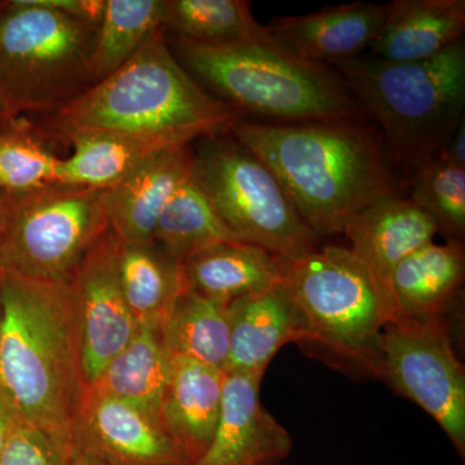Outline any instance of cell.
<instances>
[{"label":"cell","instance_id":"f1b7e54d","mask_svg":"<svg viewBox=\"0 0 465 465\" xmlns=\"http://www.w3.org/2000/svg\"><path fill=\"white\" fill-rule=\"evenodd\" d=\"M63 157L54 152L48 134L14 116L0 128V195H17L57 183Z\"/></svg>","mask_w":465,"mask_h":465},{"label":"cell","instance_id":"cb8c5ba5","mask_svg":"<svg viewBox=\"0 0 465 465\" xmlns=\"http://www.w3.org/2000/svg\"><path fill=\"white\" fill-rule=\"evenodd\" d=\"M170 374L171 356L161 336L139 327L130 344L90 387L161 418Z\"/></svg>","mask_w":465,"mask_h":465},{"label":"cell","instance_id":"f546056e","mask_svg":"<svg viewBox=\"0 0 465 465\" xmlns=\"http://www.w3.org/2000/svg\"><path fill=\"white\" fill-rule=\"evenodd\" d=\"M450 241L465 234V168L434 158L414 171L411 198Z\"/></svg>","mask_w":465,"mask_h":465},{"label":"cell","instance_id":"ffe728a7","mask_svg":"<svg viewBox=\"0 0 465 465\" xmlns=\"http://www.w3.org/2000/svg\"><path fill=\"white\" fill-rule=\"evenodd\" d=\"M284 259L256 244L222 242L183 260L189 290L229 302L280 283Z\"/></svg>","mask_w":465,"mask_h":465},{"label":"cell","instance_id":"1f68e13d","mask_svg":"<svg viewBox=\"0 0 465 465\" xmlns=\"http://www.w3.org/2000/svg\"><path fill=\"white\" fill-rule=\"evenodd\" d=\"M43 7L78 18L99 26L105 12L106 0H36Z\"/></svg>","mask_w":465,"mask_h":465},{"label":"cell","instance_id":"2e32d148","mask_svg":"<svg viewBox=\"0 0 465 465\" xmlns=\"http://www.w3.org/2000/svg\"><path fill=\"white\" fill-rule=\"evenodd\" d=\"M194 171L191 145L159 153L118 185L100 192L109 231L124 243H149L168 201Z\"/></svg>","mask_w":465,"mask_h":465},{"label":"cell","instance_id":"f35d334b","mask_svg":"<svg viewBox=\"0 0 465 465\" xmlns=\"http://www.w3.org/2000/svg\"><path fill=\"white\" fill-rule=\"evenodd\" d=\"M5 2H0V17H2L3 11H5Z\"/></svg>","mask_w":465,"mask_h":465},{"label":"cell","instance_id":"e575fe53","mask_svg":"<svg viewBox=\"0 0 465 465\" xmlns=\"http://www.w3.org/2000/svg\"><path fill=\"white\" fill-rule=\"evenodd\" d=\"M66 465H109L101 459L94 457L90 452L84 451V450L73 446L72 455H70L69 461Z\"/></svg>","mask_w":465,"mask_h":465},{"label":"cell","instance_id":"9c48e42d","mask_svg":"<svg viewBox=\"0 0 465 465\" xmlns=\"http://www.w3.org/2000/svg\"><path fill=\"white\" fill-rule=\"evenodd\" d=\"M5 197L0 269L32 280L69 282L109 232L99 191L51 183Z\"/></svg>","mask_w":465,"mask_h":465},{"label":"cell","instance_id":"e0dca14e","mask_svg":"<svg viewBox=\"0 0 465 465\" xmlns=\"http://www.w3.org/2000/svg\"><path fill=\"white\" fill-rule=\"evenodd\" d=\"M229 354L224 372H265L291 341H307L304 323L282 284L228 304Z\"/></svg>","mask_w":465,"mask_h":465},{"label":"cell","instance_id":"5b68a950","mask_svg":"<svg viewBox=\"0 0 465 465\" xmlns=\"http://www.w3.org/2000/svg\"><path fill=\"white\" fill-rule=\"evenodd\" d=\"M338 69L361 109L381 124L394 163L415 171L432 161L465 118L464 41L418 63L361 57Z\"/></svg>","mask_w":465,"mask_h":465},{"label":"cell","instance_id":"d590c367","mask_svg":"<svg viewBox=\"0 0 465 465\" xmlns=\"http://www.w3.org/2000/svg\"><path fill=\"white\" fill-rule=\"evenodd\" d=\"M14 114H12L11 110H9L7 104L3 100V97L0 96V128L3 127L9 119L14 118Z\"/></svg>","mask_w":465,"mask_h":465},{"label":"cell","instance_id":"74e56055","mask_svg":"<svg viewBox=\"0 0 465 465\" xmlns=\"http://www.w3.org/2000/svg\"><path fill=\"white\" fill-rule=\"evenodd\" d=\"M2 336H3V307H2V296H0V351H2Z\"/></svg>","mask_w":465,"mask_h":465},{"label":"cell","instance_id":"484cf974","mask_svg":"<svg viewBox=\"0 0 465 465\" xmlns=\"http://www.w3.org/2000/svg\"><path fill=\"white\" fill-rule=\"evenodd\" d=\"M229 241L241 240L223 222L193 171L162 211L153 242L183 262L197 251Z\"/></svg>","mask_w":465,"mask_h":465},{"label":"cell","instance_id":"3957f363","mask_svg":"<svg viewBox=\"0 0 465 465\" xmlns=\"http://www.w3.org/2000/svg\"><path fill=\"white\" fill-rule=\"evenodd\" d=\"M159 29L130 61L51 114L58 136L127 134L174 146L232 131L238 114L208 94L168 47Z\"/></svg>","mask_w":465,"mask_h":465},{"label":"cell","instance_id":"6da1fadb","mask_svg":"<svg viewBox=\"0 0 465 465\" xmlns=\"http://www.w3.org/2000/svg\"><path fill=\"white\" fill-rule=\"evenodd\" d=\"M232 133L273 171L320 238L342 232L367 207L394 194L381 134L357 121H238Z\"/></svg>","mask_w":465,"mask_h":465},{"label":"cell","instance_id":"d6986e66","mask_svg":"<svg viewBox=\"0 0 465 465\" xmlns=\"http://www.w3.org/2000/svg\"><path fill=\"white\" fill-rule=\"evenodd\" d=\"M225 372L183 357H171L161 418L191 465L206 452L215 433Z\"/></svg>","mask_w":465,"mask_h":465},{"label":"cell","instance_id":"4fadbf2b","mask_svg":"<svg viewBox=\"0 0 465 465\" xmlns=\"http://www.w3.org/2000/svg\"><path fill=\"white\" fill-rule=\"evenodd\" d=\"M264 372H228L213 440L193 465L277 463L292 449L289 432L260 402Z\"/></svg>","mask_w":465,"mask_h":465},{"label":"cell","instance_id":"d6a6232c","mask_svg":"<svg viewBox=\"0 0 465 465\" xmlns=\"http://www.w3.org/2000/svg\"><path fill=\"white\" fill-rule=\"evenodd\" d=\"M446 163L465 168V118L461 119L457 130L452 134L451 139L440 150L437 157Z\"/></svg>","mask_w":465,"mask_h":465},{"label":"cell","instance_id":"d4e9b609","mask_svg":"<svg viewBox=\"0 0 465 465\" xmlns=\"http://www.w3.org/2000/svg\"><path fill=\"white\" fill-rule=\"evenodd\" d=\"M159 336L171 357L189 358L224 371L229 354L228 304L186 289Z\"/></svg>","mask_w":465,"mask_h":465},{"label":"cell","instance_id":"ba28073f","mask_svg":"<svg viewBox=\"0 0 465 465\" xmlns=\"http://www.w3.org/2000/svg\"><path fill=\"white\" fill-rule=\"evenodd\" d=\"M203 140L194 153V177L234 235L284 260L317 249L320 237L264 162L234 137Z\"/></svg>","mask_w":465,"mask_h":465},{"label":"cell","instance_id":"ac0fdd59","mask_svg":"<svg viewBox=\"0 0 465 465\" xmlns=\"http://www.w3.org/2000/svg\"><path fill=\"white\" fill-rule=\"evenodd\" d=\"M464 0H396L365 57L418 63L463 41Z\"/></svg>","mask_w":465,"mask_h":465},{"label":"cell","instance_id":"7c38bea8","mask_svg":"<svg viewBox=\"0 0 465 465\" xmlns=\"http://www.w3.org/2000/svg\"><path fill=\"white\" fill-rule=\"evenodd\" d=\"M72 440L109 465H191L161 418L92 387L82 393Z\"/></svg>","mask_w":465,"mask_h":465},{"label":"cell","instance_id":"30bf717a","mask_svg":"<svg viewBox=\"0 0 465 465\" xmlns=\"http://www.w3.org/2000/svg\"><path fill=\"white\" fill-rule=\"evenodd\" d=\"M374 372L432 416L464 458V369L440 316L394 318L385 324Z\"/></svg>","mask_w":465,"mask_h":465},{"label":"cell","instance_id":"277c9868","mask_svg":"<svg viewBox=\"0 0 465 465\" xmlns=\"http://www.w3.org/2000/svg\"><path fill=\"white\" fill-rule=\"evenodd\" d=\"M180 63L232 110L282 124L358 121L365 112L341 76L274 39L204 45L176 42Z\"/></svg>","mask_w":465,"mask_h":465},{"label":"cell","instance_id":"836d02e7","mask_svg":"<svg viewBox=\"0 0 465 465\" xmlns=\"http://www.w3.org/2000/svg\"><path fill=\"white\" fill-rule=\"evenodd\" d=\"M20 419L21 416L18 414L16 407L8 399L5 391L0 388V454L5 449L9 434L12 433L15 425Z\"/></svg>","mask_w":465,"mask_h":465},{"label":"cell","instance_id":"52a82bcc","mask_svg":"<svg viewBox=\"0 0 465 465\" xmlns=\"http://www.w3.org/2000/svg\"><path fill=\"white\" fill-rule=\"evenodd\" d=\"M280 283L298 309L307 341L374 372L379 338L391 316L351 250L324 246L284 260Z\"/></svg>","mask_w":465,"mask_h":465},{"label":"cell","instance_id":"7a4b0ae2","mask_svg":"<svg viewBox=\"0 0 465 465\" xmlns=\"http://www.w3.org/2000/svg\"><path fill=\"white\" fill-rule=\"evenodd\" d=\"M0 388L24 420L73 445L84 382L72 287L0 269Z\"/></svg>","mask_w":465,"mask_h":465},{"label":"cell","instance_id":"83f0119b","mask_svg":"<svg viewBox=\"0 0 465 465\" xmlns=\"http://www.w3.org/2000/svg\"><path fill=\"white\" fill-rule=\"evenodd\" d=\"M163 27L164 0H106L92 56L94 84L124 66Z\"/></svg>","mask_w":465,"mask_h":465},{"label":"cell","instance_id":"4316f807","mask_svg":"<svg viewBox=\"0 0 465 465\" xmlns=\"http://www.w3.org/2000/svg\"><path fill=\"white\" fill-rule=\"evenodd\" d=\"M164 27L180 41L204 45L271 38L246 0H164Z\"/></svg>","mask_w":465,"mask_h":465},{"label":"cell","instance_id":"ab89813d","mask_svg":"<svg viewBox=\"0 0 465 465\" xmlns=\"http://www.w3.org/2000/svg\"><path fill=\"white\" fill-rule=\"evenodd\" d=\"M260 465H277V463H265V464H260Z\"/></svg>","mask_w":465,"mask_h":465},{"label":"cell","instance_id":"603a6c76","mask_svg":"<svg viewBox=\"0 0 465 465\" xmlns=\"http://www.w3.org/2000/svg\"><path fill=\"white\" fill-rule=\"evenodd\" d=\"M118 271L134 321L139 327L159 333L174 302L188 289L183 262L154 242H119Z\"/></svg>","mask_w":465,"mask_h":465},{"label":"cell","instance_id":"44dd1931","mask_svg":"<svg viewBox=\"0 0 465 465\" xmlns=\"http://www.w3.org/2000/svg\"><path fill=\"white\" fill-rule=\"evenodd\" d=\"M464 273V247L459 241L432 242L410 253L391 275L394 318L440 316L460 290Z\"/></svg>","mask_w":465,"mask_h":465},{"label":"cell","instance_id":"8992f818","mask_svg":"<svg viewBox=\"0 0 465 465\" xmlns=\"http://www.w3.org/2000/svg\"><path fill=\"white\" fill-rule=\"evenodd\" d=\"M97 27L36 0L5 2L0 17V96L12 114H54L94 84Z\"/></svg>","mask_w":465,"mask_h":465},{"label":"cell","instance_id":"8d00e7d4","mask_svg":"<svg viewBox=\"0 0 465 465\" xmlns=\"http://www.w3.org/2000/svg\"><path fill=\"white\" fill-rule=\"evenodd\" d=\"M5 197L0 195V232H2L3 222H5Z\"/></svg>","mask_w":465,"mask_h":465},{"label":"cell","instance_id":"9a60e30c","mask_svg":"<svg viewBox=\"0 0 465 465\" xmlns=\"http://www.w3.org/2000/svg\"><path fill=\"white\" fill-rule=\"evenodd\" d=\"M390 5L354 2L302 16L275 18L266 30L277 45L309 63L341 66L367 54Z\"/></svg>","mask_w":465,"mask_h":465},{"label":"cell","instance_id":"5bb4252c","mask_svg":"<svg viewBox=\"0 0 465 465\" xmlns=\"http://www.w3.org/2000/svg\"><path fill=\"white\" fill-rule=\"evenodd\" d=\"M342 232L394 320L391 291L394 269L410 253L432 243L439 232L436 223L411 200L393 194L367 207Z\"/></svg>","mask_w":465,"mask_h":465},{"label":"cell","instance_id":"4dcf8cb0","mask_svg":"<svg viewBox=\"0 0 465 465\" xmlns=\"http://www.w3.org/2000/svg\"><path fill=\"white\" fill-rule=\"evenodd\" d=\"M72 450L73 445L21 418L0 454V465H66Z\"/></svg>","mask_w":465,"mask_h":465},{"label":"cell","instance_id":"8fae6325","mask_svg":"<svg viewBox=\"0 0 465 465\" xmlns=\"http://www.w3.org/2000/svg\"><path fill=\"white\" fill-rule=\"evenodd\" d=\"M118 250V238L109 231L69 281L78 320L84 387L100 378L139 331L119 280Z\"/></svg>","mask_w":465,"mask_h":465},{"label":"cell","instance_id":"7402d4cb","mask_svg":"<svg viewBox=\"0 0 465 465\" xmlns=\"http://www.w3.org/2000/svg\"><path fill=\"white\" fill-rule=\"evenodd\" d=\"M65 140L73 153L61 159L57 183L99 192L118 185L159 153L176 148L161 140L105 133L74 134Z\"/></svg>","mask_w":465,"mask_h":465}]
</instances>
